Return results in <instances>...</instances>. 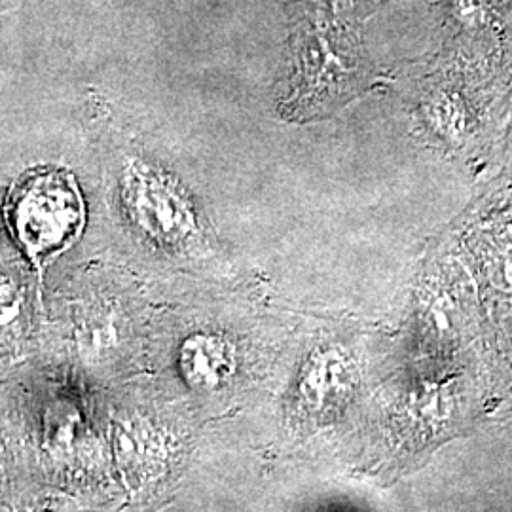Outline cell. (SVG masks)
Segmentation results:
<instances>
[{
    "label": "cell",
    "instance_id": "cell-3",
    "mask_svg": "<svg viewBox=\"0 0 512 512\" xmlns=\"http://www.w3.org/2000/svg\"><path fill=\"white\" fill-rule=\"evenodd\" d=\"M21 243L35 256L67 247L84 224V203L71 177L48 173L27 184L14 207Z\"/></svg>",
    "mask_w": 512,
    "mask_h": 512
},
{
    "label": "cell",
    "instance_id": "cell-7",
    "mask_svg": "<svg viewBox=\"0 0 512 512\" xmlns=\"http://www.w3.org/2000/svg\"><path fill=\"white\" fill-rule=\"evenodd\" d=\"M19 296L12 287H0V330L10 329L19 317Z\"/></svg>",
    "mask_w": 512,
    "mask_h": 512
},
{
    "label": "cell",
    "instance_id": "cell-4",
    "mask_svg": "<svg viewBox=\"0 0 512 512\" xmlns=\"http://www.w3.org/2000/svg\"><path fill=\"white\" fill-rule=\"evenodd\" d=\"M126 200L148 234L167 245H181L194 236V215L177 194L152 173H133L126 184Z\"/></svg>",
    "mask_w": 512,
    "mask_h": 512
},
{
    "label": "cell",
    "instance_id": "cell-5",
    "mask_svg": "<svg viewBox=\"0 0 512 512\" xmlns=\"http://www.w3.org/2000/svg\"><path fill=\"white\" fill-rule=\"evenodd\" d=\"M179 365L188 385L200 391H215L234 376L236 351L224 336L200 332L184 342Z\"/></svg>",
    "mask_w": 512,
    "mask_h": 512
},
{
    "label": "cell",
    "instance_id": "cell-1",
    "mask_svg": "<svg viewBox=\"0 0 512 512\" xmlns=\"http://www.w3.org/2000/svg\"><path fill=\"white\" fill-rule=\"evenodd\" d=\"M359 27V21L325 14L291 16L287 69L277 93L285 120L329 118L376 86L380 73Z\"/></svg>",
    "mask_w": 512,
    "mask_h": 512
},
{
    "label": "cell",
    "instance_id": "cell-2",
    "mask_svg": "<svg viewBox=\"0 0 512 512\" xmlns=\"http://www.w3.org/2000/svg\"><path fill=\"white\" fill-rule=\"evenodd\" d=\"M440 50L512 71V0H427Z\"/></svg>",
    "mask_w": 512,
    "mask_h": 512
},
{
    "label": "cell",
    "instance_id": "cell-6",
    "mask_svg": "<svg viewBox=\"0 0 512 512\" xmlns=\"http://www.w3.org/2000/svg\"><path fill=\"white\" fill-rule=\"evenodd\" d=\"M393 0H285L291 14H325L336 18L363 21Z\"/></svg>",
    "mask_w": 512,
    "mask_h": 512
}]
</instances>
